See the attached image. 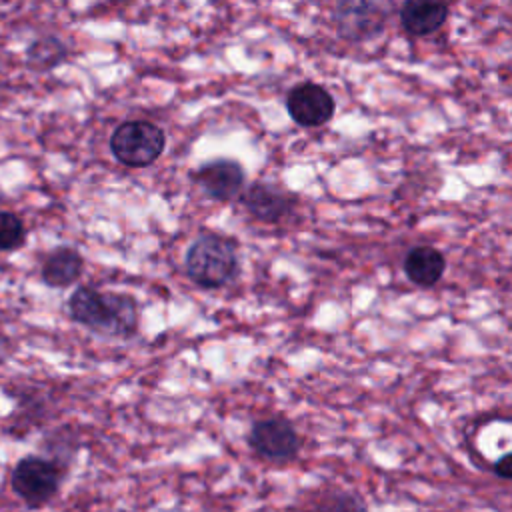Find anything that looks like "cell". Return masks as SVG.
I'll list each match as a JSON object with an SVG mask.
<instances>
[{"instance_id": "6da1fadb", "label": "cell", "mask_w": 512, "mask_h": 512, "mask_svg": "<svg viewBox=\"0 0 512 512\" xmlns=\"http://www.w3.org/2000/svg\"><path fill=\"white\" fill-rule=\"evenodd\" d=\"M68 312L90 330L120 338H130L138 326V310L132 296L98 292L92 286H82L72 292Z\"/></svg>"}, {"instance_id": "7a4b0ae2", "label": "cell", "mask_w": 512, "mask_h": 512, "mask_svg": "<svg viewBox=\"0 0 512 512\" xmlns=\"http://www.w3.org/2000/svg\"><path fill=\"white\" fill-rule=\"evenodd\" d=\"M186 272L202 288H220L238 272L234 242L218 234L196 238L186 252Z\"/></svg>"}, {"instance_id": "3957f363", "label": "cell", "mask_w": 512, "mask_h": 512, "mask_svg": "<svg viewBox=\"0 0 512 512\" xmlns=\"http://www.w3.org/2000/svg\"><path fill=\"white\" fill-rule=\"evenodd\" d=\"M164 144V130L148 120L122 122L110 136L114 158L130 168L150 166L162 154Z\"/></svg>"}, {"instance_id": "277c9868", "label": "cell", "mask_w": 512, "mask_h": 512, "mask_svg": "<svg viewBox=\"0 0 512 512\" xmlns=\"http://www.w3.org/2000/svg\"><path fill=\"white\" fill-rule=\"evenodd\" d=\"M60 480V466L40 456L22 458L12 472V488L30 508L48 504L56 496Z\"/></svg>"}, {"instance_id": "5b68a950", "label": "cell", "mask_w": 512, "mask_h": 512, "mask_svg": "<svg viewBox=\"0 0 512 512\" xmlns=\"http://www.w3.org/2000/svg\"><path fill=\"white\" fill-rule=\"evenodd\" d=\"M250 448L264 460L286 464L300 452V436L284 418L256 420L248 432Z\"/></svg>"}, {"instance_id": "8992f818", "label": "cell", "mask_w": 512, "mask_h": 512, "mask_svg": "<svg viewBox=\"0 0 512 512\" xmlns=\"http://www.w3.org/2000/svg\"><path fill=\"white\" fill-rule=\"evenodd\" d=\"M286 110L298 126L316 128L332 118L334 98L324 86L302 82L286 94Z\"/></svg>"}, {"instance_id": "52a82bcc", "label": "cell", "mask_w": 512, "mask_h": 512, "mask_svg": "<svg viewBox=\"0 0 512 512\" xmlns=\"http://www.w3.org/2000/svg\"><path fill=\"white\" fill-rule=\"evenodd\" d=\"M240 202L256 220L272 224L294 210L296 196L268 182H252L244 192H240Z\"/></svg>"}, {"instance_id": "ba28073f", "label": "cell", "mask_w": 512, "mask_h": 512, "mask_svg": "<svg viewBox=\"0 0 512 512\" xmlns=\"http://www.w3.org/2000/svg\"><path fill=\"white\" fill-rule=\"evenodd\" d=\"M192 176L202 186V190L218 202H228L240 196L244 184L242 166L234 160L224 158L202 164Z\"/></svg>"}, {"instance_id": "9c48e42d", "label": "cell", "mask_w": 512, "mask_h": 512, "mask_svg": "<svg viewBox=\"0 0 512 512\" xmlns=\"http://www.w3.org/2000/svg\"><path fill=\"white\" fill-rule=\"evenodd\" d=\"M386 18V6L380 2H346L340 4L334 14L340 34L352 40L380 32Z\"/></svg>"}, {"instance_id": "30bf717a", "label": "cell", "mask_w": 512, "mask_h": 512, "mask_svg": "<svg viewBox=\"0 0 512 512\" xmlns=\"http://www.w3.org/2000/svg\"><path fill=\"white\" fill-rule=\"evenodd\" d=\"M448 6L444 2H406L400 10V22L412 36H428L444 26Z\"/></svg>"}, {"instance_id": "8fae6325", "label": "cell", "mask_w": 512, "mask_h": 512, "mask_svg": "<svg viewBox=\"0 0 512 512\" xmlns=\"http://www.w3.org/2000/svg\"><path fill=\"white\" fill-rule=\"evenodd\" d=\"M446 270V258L432 246H416L404 258V272L416 286H434Z\"/></svg>"}, {"instance_id": "7c38bea8", "label": "cell", "mask_w": 512, "mask_h": 512, "mask_svg": "<svg viewBox=\"0 0 512 512\" xmlns=\"http://www.w3.org/2000/svg\"><path fill=\"white\" fill-rule=\"evenodd\" d=\"M82 274V256L74 248H56L42 264V280L52 288H66Z\"/></svg>"}, {"instance_id": "4fadbf2b", "label": "cell", "mask_w": 512, "mask_h": 512, "mask_svg": "<svg viewBox=\"0 0 512 512\" xmlns=\"http://www.w3.org/2000/svg\"><path fill=\"white\" fill-rule=\"evenodd\" d=\"M64 56H66V46L54 36L40 38L28 48V62L42 70L58 66L64 60Z\"/></svg>"}, {"instance_id": "5bb4252c", "label": "cell", "mask_w": 512, "mask_h": 512, "mask_svg": "<svg viewBox=\"0 0 512 512\" xmlns=\"http://www.w3.org/2000/svg\"><path fill=\"white\" fill-rule=\"evenodd\" d=\"M312 512H368L366 506L350 492L330 490L312 502Z\"/></svg>"}, {"instance_id": "9a60e30c", "label": "cell", "mask_w": 512, "mask_h": 512, "mask_svg": "<svg viewBox=\"0 0 512 512\" xmlns=\"http://www.w3.org/2000/svg\"><path fill=\"white\" fill-rule=\"evenodd\" d=\"M26 230L22 220L12 212H0V250H14L22 246Z\"/></svg>"}, {"instance_id": "2e32d148", "label": "cell", "mask_w": 512, "mask_h": 512, "mask_svg": "<svg viewBox=\"0 0 512 512\" xmlns=\"http://www.w3.org/2000/svg\"><path fill=\"white\" fill-rule=\"evenodd\" d=\"M494 474L498 478H504V480H510L512 478V458L508 452H504L496 462H494Z\"/></svg>"}]
</instances>
